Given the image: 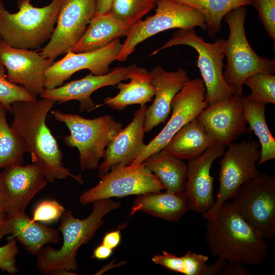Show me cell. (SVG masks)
<instances>
[{
	"label": "cell",
	"instance_id": "cell-1",
	"mask_svg": "<svg viewBox=\"0 0 275 275\" xmlns=\"http://www.w3.org/2000/svg\"><path fill=\"white\" fill-rule=\"evenodd\" d=\"M204 218L205 241L214 257L250 266L267 257L266 238L242 217L232 201H225Z\"/></svg>",
	"mask_w": 275,
	"mask_h": 275
},
{
	"label": "cell",
	"instance_id": "cell-2",
	"mask_svg": "<svg viewBox=\"0 0 275 275\" xmlns=\"http://www.w3.org/2000/svg\"><path fill=\"white\" fill-rule=\"evenodd\" d=\"M55 102L42 98L36 101H16L12 104L14 119L11 127L23 139L32 162L43 168L47 182L71 177L81 184V175L72 174L62 163L63 153L46 124V119Z\"/></svg>",
	"mask_w": 275,
	"mask_h": 275
},
{
	"label": "cell",
	"instance_id": "cell-3",
	"mask_svg": "<svg viewBox=\"0 0 275 275\" xmlns=\"http://www.w3.org/2000/svg\"><path fill=\"white\" fill-rule=\"evenodd\" d=\"M93 203L90 214L84 219L75 217L70 210L61 216L58 228L63 238L59 250L47 245L43 247L39 254L37 266L43 274H76L78 269L77 251L88 242L103 223V217L111 211L119 208L121 202L109 199L97 200Z\"/></svg>",
	"mask_w": 275,
	"mask_h": 275
},
{
	"label": "cell",
	"instance_id": "cell-4",
	"mask_svg": "<svg viewBox=\"0 0 275 275\" xmlns=\"http://www.w3.org/2000/svg\"><path fill=\"white\" fill-rule=\"evenodd\" d=\"M31 0H18V12L7 11L0 0V37L9 46L40 49L49 40L55 28L61 0L38 8Z\"/></svg>",
	"mask_w": 275,
	"mask_h": 275
},
{
	"label": "cell",
	"instance_id": "cell-5",
	"mask_svg": "<svg viewBox=\"0 0 275 275\" xmlns=\"http://www.w3.org/2000/svg\"><path fill=\"white\" fill-rule=\"evenodd\" d=\"M247 14L245 6L237 7L224 17L230 32L226 40L225 56L227 62L223 77L235 94H243L244 80L256 73L274 74L275 60L259 56L250 45L245 35L244 22Z\"/></svg>",
	"mask_w": 275,
	"mask_h": 275
},
{
	"label": "cell",
	"instance_id": "cell-6",
	"mask_svg": "<svg viewBox=\"0 0 275 275\" xmlns=\"http://www.w3.org/2000/svg\"><path fill=\"white\" fill-rule=\"evenodd\" d=\"M51 113L55 120L64 123L69 129L70 135L62 138L67 146L77 149L82 171L98 168L107 145L123 128V124L109 115L91 119L57 109Z\"/></svg>",
	"mask_w": 275,
	"mask_h": 275
},
{
	"label": "cell",
	"instance_id": "cell-7",
	"mask_svg": "<svg viewBox=\"0 0 275 275\" xmlns=\"http://www.w3.org/2000/svg\"><path fill=\"white\" fill-rule=\"evenodd\" d=\"M225 43L226 40L222 38L213 43L207 42L197 35L194 28L179 29L150 56L173 46L185 45L194 48L198 53L197 65L206 89L205 100L209 104L235 94L223 77Z\"/></svg>",
	"mask_w": 275,
	"mask_h": 275
},
{
	"label": "cell",
	"instance_id": "cell-8",
	"mask_svg": "<svg viewBox=\"0 0 275 275\" xmlns=\"http://www.w3.org/2000/svg\"><path fill=\"white\" fill-rule=\"evenodd\" d=\"M155 5L157 8L154 15L130 28L117 60L125 61L139 44L160 32L196 26L206 30L204 16L191 7L173 0H156Z\"/></svg>",
	"mask_w": 275,
	"mask_h": 275
},
{
	"label": "cell",
	"instance_id": "cell-9",
	"mask_svg": "<svg viewBox=\"0 0 275 275\" xmlns=\"http://www.w3.org/2000/svg\"><path fill=\"white\" fill-rule=\"evenodd\" d=\"M232 201L242 217L265 238L275 236V177L265 173L243 183Z\"/></svg>",
	"mask_w": 275,
	"mask_h": 275
},
{
	"label": "cell",
	"instance_id": "cell-10",
	"mask_svg": "<svg viewBox=\"0 0 275 275\" xmlns=\"http://www.w3.org/2000/svg\"><path fill=\"white\" fill-rule=\"evenodd\" d=\"M223 156L219 161L217 199L208 211L201 214L204 218L213 213L223 202L233 199L243 183L260 173L257 168L260 157L258 142H233Z\"/></svg>",
	"mask_w": 275,
	"mask_h": 275
},
{
	"label": "cell",
	"instance_id": "cell-11",
	"mask_svg": "<svg viewBox=\"0 0 275 275\" xmlns=\"http://www.w3.org/2000/svg\"><path fill=\"white\" fill-rule=\"evenodd\" d=\"M99 177L100 180L97 185L79 196L78 200L81 204L86 205L104 199L165 190L144 162L138 165L117 167Z\"/></svg>",
	"mask_w": 275,
	"mask_h": 275
},
{
	"label": "cell",
	"instance_id": "cell-12",
	"mask_svg": "<svg viewBox=\"0 0 275 275\" xmlns=\"http://www.w3.org/2000/svg\"><path fill=\"white\" fill-rule=\"evenodd\" d=\"M206 89L202 79H190L175 95L171 102V117L160 132L130 164L143 163L149 156L162 149L172 137L186 123L196 118L208 105Z\"/></svg>",
	"mask_w": 275,
	"mask_h": 275
},
{
	"label": "cell",
	"instance_id": "cell-13",
	"mask_svg": "<svg viewBox=\"0 0 275 275\" xmlns=\"http://www.w3.org/2000/svg\"><path fill=\"white\" fill-rule=\"evenodd\" d=\"M95 10L96 0H61L57 25L39 53L55 61L70 51L84 35Z\"/></svg>",
	"mask_w": 275,
	"mask_h": 275
},
{
	"label": "cell",
	"instance_id": "cell-14",
	"mask_svg": "<svg viewBox=\"0 0 275 275\" xmlns=\"http://www.w3.org/2000/svg\"><path fill=\"white\" fill-rule=\"evenodd\" d=\"M38 162L6 167L0 172V206L7 215L24 212L35 195L47 184Z\"/></svg>",
	"mask_w": 275,
	"mask_h": 275
},
{
	"label": "cell",
	"instance_id": "cell-15",
	"mask_svg": "<svg viewBox=\"0 0 275 275\" xmlns=\"http://www.w3.org/2000/svg\"><path fill=\"white\" fill-rule=\"evenodd\" d=\"M148 72L145 68L138 67L135 64L116 67L105 74L96 75L90 73L81 79L71 81L60 87L45 89L40 97L60 104L76 100L79 102V110L88 112L93 110L95 105L91 98L94 91L103 87L114 86L123 80L146 74Z\"/></svg>",
	"mask_w": 275,
	"mask_h": 275
},
{
	"label": "cell",
	"instance_id": "cell-16",
	"mask_svg": "<svg viewBox=\"0 0 275 275\" xmlns=\"http://www.w3.org/2000/svg\"><path fill=\"white\" fill-rule=\"evenodd\" d=\"M119 39L94 51L73 52L69 51L61 60L54 62L45 71V89H53L63 85L75 72L88 69L94 75L109 72V65L117 60L122 49Z\"/></svg>",
	"mask_w": 275,
	"mask_h": 275
},
{
	"label": "cell",
	"instance_id": "cell-17",
	"mask_svg": "<svg viewBox=\"0 0 275 275\" xmlns=\"http://www.w3.org/2000/svg\"><path fill=\"white\" fill-rule=\"evenodd\" d=\"M54 62L35 50L12 47L0 37V62L7 71V79L24 87L36 98L45 90V72Z\"/></svg>",
	"mask_w": 275,
	"mask_h": 275
},
{
	"label": "cell",
	"instance_id": "cell-18",
	"mask_svg": "<svg viewBox=\"0 0 275 275\" xmlns=\"http://www.w3.org/2000/svg\"><path fill=\"white\" fill-rule=\"evenodd\" d=\"M242 95L234 94L209 104L197 116L216 143L228 146L245 133Z\"/></svg>",
	"mask_w": 275,
	"mask_h": 275
},
{
	"label": "cell",
	"instance_id": "cell-19",
	"mask_svg": "<svg viewBox=\"0 0 275 275\" xmlns=\"http://www.w3.org/2000/svg\"><path fill=\"white\" fill-rule=\"evenodd\" d=\"M226 146L216 143L198 157L188 160L184 194L188 210L201 214L208 211L215 200L214 177L210 169L214 161L224 154Z\"/></svg>",
	"mask_w": 275,
	"mask_h": 275
},
{
	"label": "cell",
	"instance_id": "cell-20",
	"mask_svg": "<svg viewBox=\"0 0 275 275\" xmlns=\"http://www.w3.org/2000/svg\"><path fill=\"white\" fill-rule=\"evenodd\" d=\"M146 104L140 105L131 122L122 128L107 145L104 160L99 166L98 176L112 169L130 165L144 149V123Z\"/></svg>",
	"mask_w": 275,
	"mask_h": 275
},
{
	"label": "cell",
	"instance_id": "cell-21",
	"mask_svg": "<svg viewBox=\"0 0 275 275\" xmlns=\"http://www.w3.org/2000/svg\"><path fill=\"white\" fill-rule=\"evenodd\" d=\"M149 73L155 93L153 102L146 112L144 128L146 133L166 122L171 111L173 98L190 79L187 71L181 68L175 71H168L158 66Z\"/></svg>",
	"mask_w": 275,
	"mask_h": 275
},
{
	"label": "cell",
	"instance_id": "cell-22",
	"mask_svg": "<svg viewBox=\"0 0 275 275\" xmlns=\"http://www.w3.org/2000/svg\"><path fill=\"white\" fill-rule=\"evenodd\" d=\"M12 234L31 254L37 255L46 244H57L60 236L58 230L34 222L24 212L6 215L0 225V241Z\"/></svg>",
	"mask_w": 275,
	"mask_h": 275
},
{
	"label": "cell",
	"instance_id": "cell-23",
	"mask_svg": "<svg viewBox=\"0 0 275 275\" xmlns=\"http://www.w3.org/2000/svg\"><path fill=\"white\" fill-rule=\"evenodd\" d=\"M189 210L183 194L166 190L138 195L130 215L142 212L169 222L178 221Z\"/></svg>",
	"mask_w": 275,
	"mask_h": 275
},
{
	"label": "cell",
	"instance_id": "cell-24",
	"mask_svg": "<svg viewBox=\"0 0 275 275\" xmlns=\"http://www.w3.org/2000/svg\"><path fill=\"white\" fill-rule=\"evenodd\" d=\"M130 28L108 13L94 14L84 35L70 51L77 53L101 49L126 36Z\"/></svg>",
	"mask_w": 275,
	"mask_h": 275
},
{
	"label": "cell",
	"instance_id": "cell-25",
	"mask_svg": "<svg viewBox=\"0 0 275 275\" xmlns=\"http://www.w3.org/2000/svg\"><path fill=\"white\" fill-rule=\"evenodd\" d=\"M216 144L212 136L196 118L184 125L162 149L182 160H190Z\"/></svg>",
	"mask_w": 275,
	"mask_h": 275
},
{
	"label": "cell",
	"instance_id": "cell-26",
	"mask_svg": "<svg viewBox=\"0 0 275 275\" xmlns=\"http://www.w3.org/2000/svg\"><path fill=\"white\" fill-rule=\"evenodd\" d=\"M209 257L189 251L182 256L163 251L161 254L154 255L152 261L166 269L185 275H217L221 272L227 261L221 259L212 264L207 262Z\"/></svg>",
	"mask_w": 275,
	"mask_h": 275
},
{
	"label": "cell",
	"instance_id": "cell-27",
	"mask_svg": "<svg viewBox=\"0 0 275 275\" xmlns=\"http://www.w3.org/2000/svg\"><path fill=\"white\" fill-rule=\"evenodd\" d=\"M144 162L166 190L179 194L184 193L187 165L182 159L161 149L149 156Z\"/></svg>",
	"mask_w": 275,
	"mask_h": 275
},
{
	"label": "cell",
	"instance_id": "cell-28",
	"mask_svg": "<svg viewBox=\"0 0 275 275\" xmlns=\"http://www.w3.org/2000/svg\"><path fill=\"white\" fill-rule=\"evenodd\" d=\"M243 117L249 125L250 133L253 132L259 139L260 157L257 165L275 158V139L266 122L265 104L250 100L242 94Z\"/></svg>",
	"mask_w": 275,
	"mask_h": 275
},
{
	"label": "cell",
	"instance_id": "cell-29",
	"mask_svg": "<svg viewBox=\"0 0 275 275\" xmlns=\"http://www.w3.org/2000/svg\"><path fill=\"white\" fill-rule=\"evenodd\" d=\"M148 73L132 78L128 83L119 82L117 88L119 92L114 97H107L104 102L95 105L94 109L107 105L113 109L121 111L132 104L140 105L151 101L155 95V89Z\"/></svg>",
	"mask_w": 275,
	"mask_h": 275
},
{
	"label": "cell",
	"instance_id": "cell-30",
	"mask_svg": "<svg viewBox=\"0 0 275 275\" xmlns=\"http://www.w3.org/2000/svg\"><path fill=\"white\" fill-rule=\"evenodd\" d=\"M199 11L204 17L207 35L214 37L220 32L222 21L231 10L251 4V0H173Z\"/></svg>",
	"mask_w": 275,
	"mask_h": 275
},
{
	"label": "cell",
	"instance_id": "cell-31",
	"mask_svg": "<svg viewBox=\"0 0 275 275\" xmlns=\"http://www.w3.org/2000/svg\"><path fill=\"white\" fill-rule=\"evenodd\" d=\"M7 111L0 102V169L23 164V155L27 152L22 138L8 123Z\"/></svg>",
	"mask_w": 275,
	"mask_h": 275
},
{
	"label": "cell",
	"instance_id": "cell-32",
	"mask_svg": "<svg viewBox=\"0 0 275 275\" xmlns=\"http://www.w3.org/2000/svg\"><path fill=\"white\" fill-rule=\"evenodd\" d=\"M155 6V3L152 0H113L108 13L131 27L140 22Z\"/></svg>",
	"mask_w": 275,
	"mask_h": 275
},
{
	"label": "cell",
	"instance_id": "cell-33",
	"mask_svg": "<svg viewBox=\"0 0 275 275\" xmlns=\"http://www.w3.org/2000/svg\"><path fill=\"white\" fill-rule=\"evenodd\" d=\"M243 85L251 89V93L246 96L250 100L265 105L275 103L274 74L254 73L245 79Z\"/></svg>",
	"mask_w": 275,
	"mask_h": 275
},
{
	"label": "cell",
	"instance_id": "cell-34",
	"mask_svg": "<svg viewBox=\"0 0 275 275\" xmlns=\"http://www.w3.org/2000/svg\"><path fill=\"white\" fill-rule=\"evenodd\" d=\"M5 66L0 62V102L11 113L12 104L16 101H36L33 96L23 86L9 81L5 73Z\"/></svg>",
	"mask_w": 275,
	"mask_h": 275
},
{
	"label": "cell",
	"instance_id": "cell-35",
	"mask_svg": "<svg viewBox=\"0 0 275 275\" xmlns=\"http://www.w3.org/2000/svg\"><path fill=\"white\" fill-rule=\"evenodd\" d=\"M66 211L64 207L53 200H46L40 202L33 212L32 220L44 224L57 221Z\"/></svg>",
	"mask_w": 275,
	"mask_h": 275
},
{
	"label": "cell",
	"instance_id": "cell-36",
	"mask_svg": "<svg viewBox=\"0 0 275 275\" xmlns=\"http://www.w3.org/2000/svg\"><path fill=\"white\" fill-rule=\"evenodd\" d=\"M268 36L275 43V0H251Z\"/></svg>",
	"mask_w": 275,
	"mask_h": 275
},
{
	"label": "cell",
	"instance_id": "cell-37",
	"mask_svg": "<svg viewBox=\"0 0 275 275\" xmlns=\"http://www.w3.org/2000/svg\"><path fill=\"white\" fill-rule=\"evenodd\" d=\"M19 252L15 238H11L6 244L0 246V269L10 274L16 273L19 269L16 256Z\"/></svg>",
	"mask_w": 275,
	"mask_h": 275
},
{
	"label": "cell",
	"instance_id": "cell-38",
	"mask_svg": "<svg viewBox=\"0 0 275 275\" xmlns=\"http://www.w3.org/2000/svg\"><path fill=\"white\" fill-rule=\"evenodd\" d=\"M221 274L250 275L252 274L246 270L241 263L236 262H227Z\"/></svg>",
	"mask_w": 275,
	"mask_h": 275
},
{
	"label": "cell",
	"instance_id": "cell-39",
	"mask_svg": "<svg viewBox=\"0 0 275 275\" xmlns=\"http://www.w3.org/2000/svg\"><path fill=\"white\" fill-rule=\"evenodd\" d=\"M121 234L120 231H113L106 233L103 237L102 244L113 250L120 243Z\"/></svg>",
	"mask_w": 275,
	"mask_h": 275
},
{
	"label": "cell",
	"instance_id": "cell-40",
	"mask_svg": "<svg viewBox=\"0 0 275 275\" xmlns=\"http://www.w3.org/2000/svg\"><path fill=\"white\" fill-rule=\"evenodd\" d=\"M112 253V249L101 243L93 250L92 257L98 260H104L109 258Z\"/></svg>",
	"mask_w": 275,
	"mask_h": 275
},
{
	"label": "cell",
	"instance_id": "cell-41",
	"mask_svg": "<svg viewBox=\"0 0 275 275\" xmlns=\"http://www.w3.org/2000/svg\"><path fill=\"white\" fill-rule=\"evenodd\" d=\"M113 0H96L95 14L107 13L110 9Z\"/></svg>",
	"mask_w": 275,
	"mask_h": 275
},
{
	"label": "cell",
	"instance_id": "cell-42",
	"mask_svg": "<svg viewBox=\"0 0 275 275\" xmlns=\"http://www.w3.org/2000/svg\"><path fill=\"white\" fill-rule=\"evenodd\" d=\"M7 214L0 206V225L2 223Z\"/></svg>",
	"mask_w": 275,
	"mask_h": 275
},
{
	"label": "cell",
	"instance_id": "cell-43",
	"mask_svg": "<svg viewBox=\"0 0 275 275\" xmlns=\"http://www.w3.org/2000/svg\"><path fill=\"white\" fill-rule=\"evenodd\" d=\"M152 1L155 3L156 0H152Z\"/></svg>",
	"mask_w": 275,
	"mask_h": 275
}]
</instances>
